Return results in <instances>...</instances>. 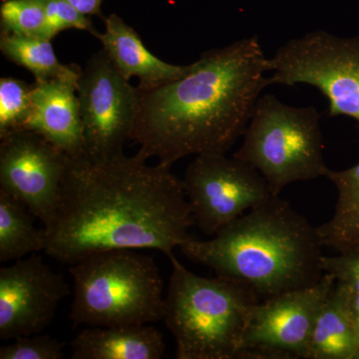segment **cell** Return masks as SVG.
<instances>
[{
	"label": "cell",
	"instance_id": "4",
	"mask_svg": "<svg viewBox=\"0 0 359 359\" xmlns=\"http://www.w3.org/2000/svg\"><path fill=\"white\" fill-rule=\"evenodd\" d=\"M170 261L163 320L176 341V358L237 359L259 297L241 280L205 278L175 256Z\"/></svg>",
	"mask_w": 359,
	"mask_h": 359
},
{
	"label": "cell",
	"instance_id": "24",
	"mask_svg": "<svg viewBox=\"0 0 359 359\" xmlns=\"http://www.w3.org/2000/svg\"><path fill=\"white\" fill-rule=\"evenodd\" d=\"M321 264L325 273H330L337 282L359 292V252L323 256Z\"/></svg>",
	"mask_w": 359,
	"mask_h": 359
},
{
	"label": "cell",
	"instance_id": "19",
	"mask_svg": "<svg viewBox=\"0 0 359 359\" xmlns=\"http://www.w3.org/2000/svg\"><path fill=\"white\" fill-rule=\"evenodd\" d=\"M51 41L43 37L21 36L1 32L0 51L14 65L29 71L37 83L56 78L78 79L81 75V68L75 65L61 63Z\"/></svg>",
	"mask_w": 359,
	"mask_h": 359
},
{
	"label": "cell",
	"instance_id": "27",
	"mask_svg": "<svg viewBox=\"0 0 359 359\" xmlns=\"http://www.w3.org/2000/svg\"><path fill=\"white\" fill-rule=\"evenodd\" d=\"M353 359H359V351L358 353H355V355H354Z\"/></svg>",
	"mask_w": 359,
	"mask_h": 359
},
{
	"label": "cell",
	"instance_id": "22",
	"mask_svg": "<svg viewBox=\"0 0 359 359\" xmlns=\"http://www.w3.org/2000/svg\"><path fill=\"white\" fill-rule=\"evenodd\" d=\"M0 347V359H62L65 344L50 335L33 334Z\"/></svg>",
	"mask_w": 359,
	"mask_h": 359
},
{
	"label": "cell",
	"instance_id": "14",
	"mask_svg": "<svg viewBox=\"0 0 359 359\" xmlns=\"http://www.w3.org/2000/svg\"><path fill=\"white\" fill-rule=\"evenodd\" d=\"M105 20V32L99 33L104 51L117 70L126 78H137L139 89H151L185 76L190 65H174L161 60L146 48L140 35L117 14Z\"/></svg>",
	"mask_w": 359,
	"mask_h": 359
},
{
	"label": "cell",
	"instance_id": "26",
	"mask_svg": "<svg viewBox=\"0 0 359 359\" xmlns=\"http://www.w3.org/2000/svg\"><path fill=\"white\" fill-rule=\"evenodd\" d=\"M347 287V285H346ZM347 306L359 339V292L347 287Z\"/></svg>",
	"mask_w": 359,
	"mask_h": 359
},
{
	"label": "cell",
	"instance_id": "15",
	"mask_svg": "<svg viewBox=\"0 0 359 359\" xmlns=\"http://www.w3.org/2000/svg\"><path fill=\"white\" fill-rule=\"evenodd\" d=\"M72 359H160L166 344L152 325L87 327L70 344Z\"/></svg>",
	"mask_w": 359,
	"mask_h": 359
},
{
	"label": "cell",
	"instance_id": "5",
	"mask_svg": "<svg viewBox=\"0 0 359 359\" xmlns=\"http://www.w3.org/2000/svg\"><path fill=\"white\" fill-rule=\"evenodd\" d=\"M73 328L144 325L163 320L159 269L140 250H103L70 264Z\"/></svg>",
	"mask_w": 359,
	"mask_h": 359
},
{
	"label": "cell",
	"instance_id": "18",
	"mask_svg": "<svg viewBox=\"0 0 359 359\" xmlns=\"http://www.w3.org/2000/svg\"><path fill=\"white\" fill-rule=\"evenodd\" d=\"M35 219L25 203L0 190V262H15L44 252L46 233L44 226H35Z\"/></svg>",
	"mask_w": 359,
	"mask_h": 359
},
{
	"label": "cell",
	"instance_id": "21",
	"mask_svg": "<svg viewBox=\"0 0 359 359\" xmlns=\"http://www.w3.org/2000/svg\"><path fill=\"white\" fill-rule=\"evenodd\" d=\"M32 85L14 77L0 79V138L25 129L32 113Z\"/></svg>",
	"mask_w": 359,
	"mask_h": 359
},
{
	"label": "cell",
	"instance_id": "16",
	"mask_svg": "<svg viewBox=\"0 0 359 359\" xmlns=\"http://www.w3.org/2000/svg\"><path fill=\"white\" fill-rule=\"evenodd\" d=\"M359 339L348 306L347 287L335 283L314 323L306 359H353Z\"/></svg>",
	"mask_w": 359,
	"mask_h": 359
},
{
	"label": "cell",
	"instance_id": "10",
	"mask_svg": "<svg viewBox=\"0 0 359 359\" xmlns=\"http://www.w3.org/2000/svg\"><path fill=\"white\" fill-rule=\"evenodd\" d=\"M335 283L325 273L314 285L259 302L237 359H306L314 323Z\"/></svg>",
	"mask_w": 359,
	"mask_h": 359
},
{
	"label": "cell",
	"instance_id": "11",
	"mask_svg": "<svg viewBox=\"0 0 359 359\" xmlns=\"http://www.w3.org/2000/svg\"><path fill=\"white\" fill-rule=\"evenodd\" d=\"M0 190L27 205L43 226L55 217L69 156L35 132L0 138Z\"/></svg>",
	"mask_w": 359,
	"mask_h": 359
},
{
	"label": "cell",
	"instance_id": "13",
	"mask_svg": "<svg viewBox=\"0 0 359 359\" xmlns=\"http://www.w3.org/2000/svg\"><path fill=\"white\" fill-rule=\"evenodd\" d=\"M79 79V78H78ZM76 78L32 84V113L25 129L43 137L70 158L84 155Z\"/></svg>",
	"mask_w": 359,
	"mask_h": 359
},
{
	"label": "cell",
	"instance_id": "8",
	"mask_svg": "<svg viewBox=\"0 0 359 359\" xmlns=\"http://www.w3.org/2000/svg\"><path fill=\"white\" fill-rule=\"evenodd\" d=\"M182 181L195 224L208 236L275 197L254 167L224 153L196 156Z\"/></svg>",
	"mask_w": 359,
	"mask_h": 359
},
{
	"label": "cell",
	"instance_id": "23",
	"mask_svg": "<svg viewBox=\"0 0 359 359\" xmlns=\"http://www.w3.org/2000/svg\"><path fill=\"white\" fill-rule=\"evenodd\" d=\"M46 7V39H53L59 32L67 29L83 30L93 36L99 32L89 16L80 13L67 0H45Z\"/></svg>",
	"mask_w": 359,
	"mask_h": 359
},
{
	"label": "cell",
	"instance_id": "9",
	"mask_svg": "<svg viewBox=\"0 0 359 359\" xmlns=\"http://www.w3.org/2000/svg\"><path fill=\"white\" fill-rule=\"evenodd\" d=\"M77 97L84 155L108 158L121 154L133 130L140 92L117 70L104 49L94 53L82 69Z\"/></svg>",
	"mask_w": 359,
	"mask_h": 359
},
{
	"label": "cell",
	"instance_id": "2",
	"mask_svg": "<svg viewBox=\"0 0 359 359\" xmlns=\"http://www.w3.org/2000/svg\"><path fill=\"white\" fill-rule=\"evenodd\" d=\"M269 58L257 35L204 52L185 76L139 89L130 140L147 159L171 166L188 156L226 154L244 136L262 92Z\"/></svg>",
	"mask_w": 359,
	"mask_h": 359
},
{
	"label": "cell",
	"instance_id": "1",
	"mask_svg": "<svg viewBox=\"0 0 359 359\" xmlns=\"http://www.w3.org/2000/svg\"><path fill=\"white\" fill-rule=\"evenodd\" d=\"M148 160L139 152L69 157L55 217L44 228L45 254L69 266L108 250L175 256L195 219L183 181L171 166Z\"/></svg>",
	"mask_w": 359,
	"mask_h": 359
},
{
	"label": "cell",
	"instance_id": "3",
	"mask_svg": "<svg viewBox=\"0 0 359 359\" xmlns=\"http://www.w3.org/2000/svg\"><path fill=\"white\" fill-rule=\"evenodd\" d=\"M318 229L275 196L233 219L211 240L196 238L179 250L217 276L250 285L261 301L314 285L323 278Z\"/></svg>",
	"mask_w": 359,
	"mask_h": 359
},
{
	"label": "cell",
	"instance_id": "7",
	"mask_svg": "<svg viewBox=\"0 0 359 359\" xmlns=\"http://www.w3.org/2000/svg\"><path fill=\"white\" fill-rule=\"evenodd\" d=\"M271 84H308L327 97L330 116L359 124V36L309 32L280 46L269 58Z\"/></svg>",
	"mask_w": 359,
	"mask_h": 359
},
{
	"label": "cell",
	"instance_id": "17",
	"mask_svg": "<svg viewBox=\"0 0 359 359\" xmlns=\"http://www.w3.org/2000/svg\"><path fill=\"white\" fill-rule=\"evenodd\" d=\"M325 178L337 191L334 214L318 226L325 248L339 254L359 252V163L341 171L328 169Z\"/></svg>",
	"mask_w": 359,
	"mask_h": 359
},
{
	"label": "cell",
	"instance_id": "12",
	"mask_svg": "<svg viewBox=\"0 0 359 359\" xmlns=\"http://www.w3.org/2000/svg\"><path fill=\"white\" fill-rule=\"evenodd\" d=\"M70 294L65 276L32 255L0 269V339L40 334Z\"/></svg>",
	"mask_w": 359,
	"mask_h": 359
},
{
	"label": "cell",
	"instance_id": "25",
	"mask_svg": "<svg viewBox=\"0 0 359 359\" xmlns=\"http://www.w3.org/2000/svg\"><path fill=\"white\" fill-rule=\"evenodd\" d=\"M67 1L85 15H97L103 18L101 13V4L103 0H67Z\"/></svg>",
	"mask_w": 359,
	"mask_h": 359
},
{
	"label": "cell",
	"instance_id": "20",
	"mask_svg": "<svg viewBox=\"0 0 359 359\" xmlns=\"http://www.w3.org/2000/svg\"><path fill=\"white\" fill-rule=\"evenodd\" d=\"M46 23L45 0H4L0 6L1 32L46 39Z\"/></svg>",
	"mask_w": 359,
	"mask_h": 359
},
{
	"label": "cell",
	"instance_id": "6",
	"mask_svg": "<svg viewBox=\"0 0 359 359\" xmlns=\"http://www.w3.org/2000/svg\"><path fill=\"white\" fill-rule=\"evenodd\" d=\"M233 157L259 172L275 196L295 182L325 177L320 116L313 106L294 107L273 94L259 97Z\"/></svg>",
	"mask_w": 359,
	"mask_h": 359
}]
</instances>
